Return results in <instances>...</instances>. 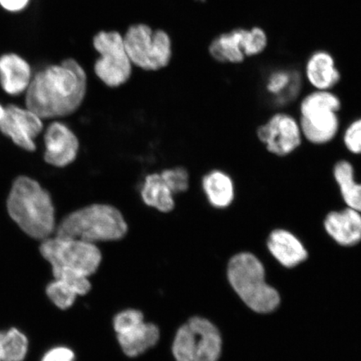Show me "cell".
<instances>
[{
	"label": "cell",
	"instance_id": "4316f807",
	"mask_svg": "<svg viewBox=\"0 0 361 361\" xmlns=\"http://www.w3.org/2000/svg\"><path fill=\"white\" fill-rule=\"evenodd\" d=\"M171 191L173 194H178L188 190V173L183 168H176L162 171L160 173Z\"/></svg>",
	"mask_w": 361,
	"mask_h": 361
},
{
	"label": "cell",
	"instance_id": "83f0119b",
	"mask_svg": "<svg viewBox=\"0 0 361 361\" xmlns=\"http://www.w3.org/2000/svg\"><path fill=\"white\" fill-rule=\"evenodd\" d=\"M344 143L354 154H361V118L352 123L344 134Z\"/></svg>",
	"mask_w": 361,
	"mask_h": 361
},
{
	"label": "cell",
	"instance_id": "44dd1931",
	"mask_svg": "<svg viewBox=\"0 0 361 361\" xmlns=\"http://www.w3.org/2000/svg\"><path fill=\"white\" fill-rule=\"evenodd\" d=\"M141 194L142 200L147 205L154 207L162 213H169L174 209V194L160 174L147 176Z\"/></svg>",
	"mask_w": 361,
	"mask_h": 361
},
{
	"label": "cell",
	"instance_id": "e0dca14e",
	"mask_svg": "<svg viewBox=\"0 0 361 361\" xmlns=\"http://www.w3.org/2000/svg\"><path fill=\"white\" fill-rule=\"evenodd\" d=\"M302 89V78L295 69L274 70L265 80V90L274 105L284 106L299 97Z\"/></svg>",
	"mask_w": 361,
	"mask_h": 361
},
{
	"label": "cell",
	"instance_id": "1f68e13d",
	"mask_svg": "<svg viewBox=\"0 0 361 361\" xmlns=\"http://www.w3.org/2000/svg\"><path fill=\"white\" fill-rule=\"evenodd\" d=\"M4 111H6V108H4V106L0 104V123H1V121L3 120V117L4 116Z\"/></svg>",
	"mask_w": 361,
	"mask_h": 361
},
{
	"label": "cell",
	"instance_id": "ba28073f",
	"mask_svg": "<svg viewBox=\"0 0 361 361\" xmlns=\"http://www.w3.org/2000/svg\"><path fill=\"white\" fill-rule=\"evenodd\" d=\"M101 58L94 64V72L110 87L123 85L132 74V62L126 53L123 36L116 31H102L93 40Z\"/></svg>",
	"mask_w": 361,
	"mask_h": 361
},
{
	"label": "cell",
	"instance_id": "cb8c5ba5",
	"mask_svg": "<svg viewBox=\"0 0 361 361\" xmlns=\"http://www.w3.org/2000/svg\"><path fill=\"white\" fill-rule=\"evenodd\" d=\"M173 354L176 361H194L195 359V336L188 323L180 326L176 334Z\"/></svg>",
	"mask_w": 361,
	"mask_h": 361
},
{
	"label": "cell",
	"instance_id": "7c38bea8",
	"mask_svg": "<svg viewBox=\"0 0 361 361\" xmlns=\"http://www.w3.org/2000/svg\"><path fill=\"white\" fill-rule=\"evenodd\" d=\"M44 161L56 168H64L75 160L79 151L78 138L64 123H53L44 134Z\"/></svg>",
	"mask_w": 361,
	"mask_h": 361
},
{
	"label": "cell",
	"instance_id": "d6986e66",
	"mask_svg": "<svg viewBox=\"0 0 361 361\" xmlns=\"http://www.w3.org/2000/svg\"><path fill=\"white\" fill-rule=\"evenodd\" d=\"M160 338L154 324L143 322L128 332L117 335L121 348L129 357H137L156 345Z\"/></svg>",
	"mask_w": 361,
	"mask_h": 361
},
{
	"label": "cell",
	"instance_id": "484cf974",
	"mask_svg": "<svg viewBox=\"0 0 361 361\" xmlns=\"http://www.w3.org/2000/svg\"><path fill=\"white\" fill-rule=\"evenodd\" d=\"M144 322V316L141 311L126 310L115 316L113 326L117 335H121L135 329Z\"/></svg>",
	"mask_w": 361,
	"mask_h": 361
},
{
	"label": "cell",
	"instance_id": "6da1fadb",
	"mask_svg": "<svg viewBox=\"0 0 361 361\" xmlns=\"http://www.w3.org/2000/svg\"><path fill=\"white\" fill-rule=\"evenodd\" d=\"M87 87L83 68L68 59L36 72L25 92L26 107L42 119L67 116L80 106Z\"/></svg>",
	"mask_w": 361,
	"mask_h": 361
},
{
	"label": "cell",
	"instance_id": "9a60e30c",
	"mask_svg": "<svg viewBox=\"0 0 361 361\" xmlns=\"http://www.w3.org/2000/svg\"><path fill=\"white\" fill-rule=\"evenodd\" d=\"M305 75L316 90H331L341 79L335 57L323 49L311 54L305 63Z\"/></svg>",
	"mask_w": 361,
	"mask_h": 361
},
{
	"label": "cell",
	"instance_id": "8992f818",
	"mask_svg": "<svg viewBox=\"0 0 361 361\" xmlns=\"http://www.w3.org/2000/svg\"><path fill=\"white\" fill-rule=\"evenodd\" d=\"M39 251L51 264L54 276L72 272L89 278L102 263V252L97 245L79 239L49 238L43 240Z\"/></svg>",
	"mask_w": 361,
	"mask_h": 361
},
{
	"label": "cell",
	"instance_id": "ac0fdd59",
	"mask_svg": "<svg viewBox=\"0 0 361 361\" xmlns=\"http://www.w3.org/2000/svg\"><path fill=\"white\" fill-rule=\"evenodd\" d=\"M188 324L195 336L194 361H218L222 352V338L218 328L202 317H192Z\"/></svg>",
	"mask_w": 361,
	"mask_h": 361
},
{
	"label": "cell",
	"instance_id": "5b68a950",
	"mask_svg": "<svg viewBox=\"0 0 361 361\" xmlns=\"http://www.w3.org/2000/svg\"><path fill=\"white\" fill-rule=\"evenodd\" d=\"M341 108V99L331 90L307 94L300 107L301 133L307 141L315 145L331 142L340 128L337 113Z\"/></svg>",
	"mask_w": 361,
	"mask_h": 361
},
{
	"label": "cell",
	"instance_id": "52a82bcc",
	"mask_svg": "<svg viewBox=\"0 0 361 361\" xmlns=\"http://www.w3.org/2000/svg\"><path fill=\"white\" fill-rule=\"evenodd\" d=\"M130 62L146 71H157L169 65L171 39L161 30L152 31L145 25L130 27L123 38Z\"/></svg>",
	"mask_w": 361,
	"mask_h": 361
},
{
	"label": "cell",
	"instance_id": "5bb4252c",
	"mask_svg": "<svg viewBox=\"0 0 361 361\" xmlns=\"http://www.w3.org/2000/svg\"><path fill=\"white\" fill-rule=\"evenodd\" d=\"M29 62L16 53L0 56V85L11 96L26 92L33 78Z\"/></svg>",
	"mask_w": 361,
	"mask_h": 361
},
{
	"label": "cell",
	"instance_id": "d4e9b609",
	"mask_svg": "<svg viewBox=\"0 0 361 361\" xmlns=\"http://www.w3.org/2000/svg\"><path fill=\"white\" fill-rule=\"evenodd\" d=\"M47 293L49 299L59 309L67 310L74 305L78 293L70 286L60 279H55L48 284Z\"/></svg>",
	"mask_w": 361,
	"mask_h": 361
},
{
	"label": "cell",
	"instance_id": "9c48e42d",
	"mask_svg": "<svg viewBox=\"0 0 361 361\" xmlns=\"http://www.w3.org/2000/svg\"><path fill=\"white\" fill-rule=\"evenodd\" d=\"M268 35L261 27L238 28L218 36L209 47L214 60L229 64H241L246 58L263 53L268 47Z\"/></svg>",
	"mask_w": 361,
	"mask_h": 361
},
{
	"label": "cell",
	"instance_id": "2e32d148",
	"mask_svg": "<svg viewBox=\"0 0 361 361\" xmlns=\"http://www.w3.org/2000/svg\"><path fill=\"white\" fill-rule=\"evenodd\" d=\"M267 246L270 254L286 268L295 267L308 258L303 243L286 229L273 230L269 233Z\"/></svg>",
	"mask_w": 361,
	"mask_h": 361
},
{
	"label": "cell",
	"instance_id": "7402d4cb",
	"mask_svg": "<svg viewBox=\"0 0 361 361\" xmlns=\"http://www.w3.org/2000/svg\"><path fill=\"white\" fill-rule=\"evenodd\" d=\"M334 177L347 207L361 214V184L356 183L353 166L348 161H338L334 168Z\"/></svg>",
	"mask_w": 361,
	"mask_h": 361
},
{
	"label": "cell",
	"instance_id": "f546056e",
	"mask_svg": "<svg viewBox=\"0 0 361 361\" xmlns=\"http://www.w3.org/2000/svg\"><path fill=\"white\" fill-rule=\"evenodd\" d=\"M30 0H0V6L11 13H20L28 7Z\"/></svg>",
	"mask_w": 361,
	"mask_h": 361
},
{
	"label": "cell",
	"instance_id": "4fadbf2b",
	"mask_svg": "<svg viewBox=\"0 0 361 361\" xmlns=\"http://www.w3.org/2000/svg\"><path fill=\"white\" fill-rule=\"evenodd\" d=\"M324 228L338 245L355 246L361 241V214L350 207L331 212L324 220Z\"/></svg>",
	"mask_w": 361,
	"mask_h": 361
},
{
	"label": "cell",
	"instance_id": "8fae6325",
	"mask_svg": "<svg viewBox=\"0 0 361 361\" xmlns=\"http://www.w3.org/2000/svg\"><path fill=\"white\" fill-rule=\"evenodd\" d=\"M42 119L30 110L16 105L6 108L0 130L13 143L25 151L36 149L35 138L42 132Z\"/></svg>",
	"mask_w": 361,
	"mask_h": 361
},
{
	"label": "cell",
	"instance_id": "603a6c76",
	"mask_svg": "<svg viewBox=\"0 0 361 361\" xmlns=\"http://www.w3.org/2000/svg\"><path fill=\"white\" fill-rule=\"evenodd\" d=\"M28 351V340L26 336L13 328L3 332L2 361H23Z\"/></svg>",
	"mask_w": 361,
	"mask_h": 361
},
{
	"label": "cell",
	"instance_id": "277c9868",
	"mask_svg": "<svg viewBox=\"0 0 361 361\" xmlns=\"http://www.w3.org/2000/svg\"><path fill=\"white\" fill-rule=\"evenodd\" d=\"M228 278L238 296L255 312H272L279 306V293L266 283L264 265L251 252H240L229 260Z\"/></svg>",
	"mask_w": 361,
	"mask_h": 361
},
{
	"label": "cell",
	"instance_id": "7a4b0ae2",
	"mask_svg": "<svg viewBox=\"0 0 361 361\" xmlns=\"http://www.w3.org/2000/svg\"><path fill=\"white\" fill-rule=\"evenodd\" d=\"M7 209L27 235L39 240L51 238L56 230V213L51 194L37 180L25 176L13 182Z\"/></svg>",
	"mask_w": 361,
	"mask_h": 361
},
{
	"label": "cell",
	"instance_id": "f1b7e54d",
	"mask_svg": "<svg viewBox=\"0 0 361 361\" xmlns=\"http://www.w3.org/2000/svg\"><path fill=\"white\" fill-rule=\"evenodd\" d=\"M42 361H75V354L67 347L58 346L48 350Z\"/></svg>",
	"mask_w": 361,
	"mask_h": 361
},
{
	"label": "cell",
	"instance_id": "4dcf8cb0",
	"mask_svg": "<svg viewBox=\"0 0 361 361\" xmlns=\"http://www.w3.org/2000/svg\"><path fill=\"white\" fill-rule=\"evenodd\" d=\"M2 341L3 332H0V361H2Z\"/></svg>",
	"mask_w": 361,
	"mask_h": 361
},
{
	"label": "cell",
	"instance_id": "30bf717a",
	"mask_svg": "<svg viewBox=\"0 0 361 361\" xmlns=\"http://www.w3.org/2000/svg\"><path fill=\"white\" fill-rule=\"evenodd\" d=\"M260 142L267 150L279 157H286L295 152L302 142L300 123L286 113H277L257 132Z\"/></svg>",
	"mask_w": 361,
	"mask_h": 361
},
{
	"label": "cell",
	"instance_id": "3957f363",
	"mask_svg": "<svg viewBox=\"0 0 361 361\" xmlns=\"http://www.w3.org/2000/svg\"><path fill=\"white\" fill-rule=\"evenodd\" d=\"M128 227L123 214L107 204H92L67 215L56 228V235L94 243L119 240Z\"/></svg>",
	"mask_w": 361,
	"mask_h": 361
},
{
	"label": "cell",
	"instance_id": "ffe728a7",
	"mask_svg": "<svg viewBox=\"0 0 361 361\" xmlns=\"http://www.w3.org/2000/svg\"><path fill=\"white\" fill-rule=\"evenodd\" d=\"M202 188L212 206L225 209L231 205L235 196V188L231 178L222 171L207 173L202 180Z\"/></svg>",
	"mask_w": 361,
	"mask_h": 361
}]
</instances>
